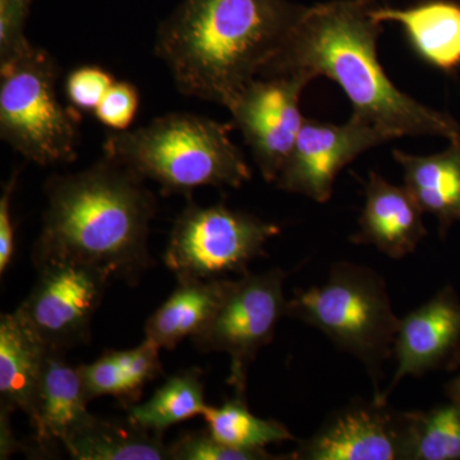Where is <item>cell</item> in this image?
<instances>
[{
    "label": "cell",
    "mask_w": 460,
    "mask_h": 460,
    "mask_svg": "<svg viewBox=\"0 0 460 460\" xmlns=\"http://www.w3.org/2000/svg\"><path fill=\"white\" fill-rule=\"evenodd\" d=\"M378 0H330L305 8L261 77L308 74L337 83L358 118L393 138L460 136L449 114L420 104L387 77L377 58L383 23L372 16Z\"/></svg>",
    "instance_id": "1"
},
{
    "label": "cell",
    "mask_w": 460,
    "mask_h": 460,
    "mask_svg": "<svg viewBox=\"0 0 460 460\" xmlns=\"http://www.w3.org/2000/svg\"><path fill=\"white\" fill-rule=\"evenodd\" d=\"M47 208L33 247L35 265L74 260L136 286L153 266L148 252L156 199L144 178L102 155L72 174L45 183Z\"/></svg>",
    "instance_id": "2"
},
{
    "label": "cell",
    "mask_w": 460,
    "mask_h": 460,
    "mask_svg": "<svg viewBox=\"0 0 460 460\" xmlns=\"http://www.w3.org/2000/svg\"><path fill=\"white\" fill-rule=\"evenodd\" d=\"M305 8L289 0H183L160 23L155 54L183 95L228 108Z\"/></svg>",
    "instance_id": "3"
},
{
    "label": "cell",
    "mask_w": 460,
    "mask_h": 460,
    "mask_svg": "<svg viewBox=\"0 0 460 460\" xmlns=\"http://www.w3.org/2000/svg\"><path fill=\"white\" fill-rule=\"evenodd\" d=\"M234 123L190 113H171L135 131L114 132L102 144L104 155L164 195H192L199 187L239 189L251 180L250 166L229 137Z\"/></svg>",
    "instance_id": "4"
},
{
    "label": "cell",
    "mask_w": 460,
    "mask_h": 460,
    "mask_svg": "<svg viewBox=\"0 0 460 460\" xmlns=\"http://www.w3.org/2000/svg\"><path fill=\"white\" fill-rule=\"evenodd\" d=\"M287 314L320 330L332 343L365 366L376 394L384 363L394 354L399 317L392 308L386 281L367 266L332 263L326 283L296 290Z\"/></svg>",
    "instance_id": "5"
},
{
    "label": "cell",
    "mask_w": 460,
    "mask_h": 460,
    "mask_svg": "<svg viewBox=\"0 0 460 460\" xmlns=\"http://www.w3.org/2000/svg\"><path fill=\"white\" fill-rule=\"evenodd\" d=\"M59 68L42 48L0 63V137L41 166L75 162L78 113L58 99Z\"/></svg>",
    "instance_id": "6"
},
{
    "label": "cell",
    "mask_w": 460,
    "mask_h": 460,
    "mask_svg": "<svg viewBox=\"0 0 460 460\" xmlns=\"http://www.w3.org/2000/svg\"><path fill=\"white\" fill-rule=\"evenodd\" d=\"M279 233L277 224L224 204L189 202L172 226L164 262L177 280L244 275L253 260L266 255V243Z\"/></svg>",
    "instance_id": "7"
},
{
    "label": "cell",
    "mask_w": 460,
    "mask_h": 460,
    "mask_svg": "<svg viewBox=\"0 0 460 460\" xmlns=\"http://www.w3.org/2000/svg\"><path fill=\"white\" fill-rule=\"evenodd\" d=\"M286 278L281 269H272L263 274L247 272L230 281L213 319L190 339L199 352L228 354L226 383L239 399L246 401L248 371L287 314Z\"/></svg>",
    "instance_id": "8"
},
{
    "label": "cell",
    "mask_w": 460,
    "mask_h": 460,
    "mask_svg": "<svg viewBox=\"0 0 460 460\" xmlns=\"http://www.w3.org/2000/svg\"><path fill=\"white\" fill-rule=\"evenodd\" d=\"M38 279L16 313L49 349L66 350L89 343L91 323L111 278L74 260L35 265Z\"/></svg>",
    "instance_id": "9"
},
{
    "label": "cell",
    "mask_w": 460,
    "mask_h": 460,
    "mask_svg": "<svg viewBox=\"0 0 460 460\" xmlns=\"http://www.w3.org/2000/svg\"><path fill=\"white\" fill-rule=\"evenodd\" d=\"M313 80L308 74L256 77L226 108L269 183L277 181L295 147L305 119L299 100Z\"/></svg>",
    "instance_id": "10"
},
{
    "label": "cell",
    "mask_w": 460,
    "mask_h": 460,
    "mask_svg": "<svg viewBox=\"0 0 460 460\" xmlns=\"http://www.w3.org/2000/svg\"><path fill=\"white\" fill-rule=\"evenodd\" d=\"M411 417L413 411L393 410L387 402L356 401L283 459L408 460Z\"/></svg>",
    "instance_id": "11"
},
{
    "label": "cell",
    "mask_w": 460,
    "mask_h": 460,
    "mask_svg": "<svg viewBox=\"0 0 460 460\" xmlns=\"http://www.w3.org/2000/svg\"><path fill=\"white\" fill-rule=\"evenodd\" d=\"M390 140L385 132L353 115L341 126L305 119L275 183L278 189L325 204L344 166L365 151Z\"/></svg>",
    "instance_id": "12"
},
{
    "label": "cell",
    "mask_w": 460,
    "mask_h": 460,
    "mask_svg": "<svg viewBox=\"0 0 460 460\" xmlns=\"http://www.w3.org/2000/svg\"><path fill=\"white\" fill-rule=\"evenodd\" d=\"M394 357V377L385 392L375 395L377 401L387 402L402 378L459 367L460 298L452 287H444L399 321Z\"/></svg>",
    "instance_id": "13"
},
{
    "label": "cell",
    "mask_w": 460,
    "mask_h": 460,
    "mask_svg": "<svg viewBox=\"0 0 460 460\" xmlns=\"http://www.w3.org/2000/svg\"><path fill=\"white\" fill-rule=\"evenodd\" d=\"M366 202L359 217L356 244H370L393 260L416 252L428 235L422 208L405 187L394 186L371 172L366 184Z\"/></svg>",
    "instance_id": "14"
},
{
    "label": "cell",
    "mask_w": 460,
    "mask_h": 460,
    "mask_svg": "<svg viewBox=\"0 0 460 460\" xmlns=\"http://www.w3.org/2000/svg\"><path fill=\"white\" fill-rule=\"evenodd\" d=\"M378 22L398 23L417 56L444 72L460 66V4L452 0H425L407 8L377 3Z\"/></svg>",
    "instance_id": "15"
},
{
    "label": "cell",
    "mask_w": 460,
    "mask_h": 460,
    "mask_svg": "<svg viewBox=\"0 0 460 460\" xmlns=\"http://www.w3.org/2000/svg\"><path fill=\"white\" fill-rule=\"evenodd\" d=\"M90 402L80 367L69 365L62 350H48L31 420L38 444H63L69 432L90 416Z\"/></svg>",
    "instance_id": "16"
},
{
    "label": "cell",
    "mask_w": 460,
    "mask_h": 460,
    "mask_svg": "<svg viewBox=\"0 0 460 460\" xmlns=\"http://www.w3.org/2000/svg\"><path fill=\"white\" fill-rule=\"evenodd\" d=\"M49 348L13 314L0 319V398L2 407L22 411L32 420Z\"/></svg>",
    "instance_id": "17"
},
{
    "label": "cell",
    "mask_w": 460,
    "mask_h": 460,
    "mask_svg": "<svg viewBox=\"0 0 460 460\" xmlns=\"http://www.w3.org/2000/svg\"><path fill=\"white\" fill-rule=\"evenodd\" d=\"M404 172V187L422 208L438 217L443 237L460 222V136L443 153L429 156L393 151Z\"/></svg>",
    "instance_id": "18"
},
{
    "label": "cell",
    "mask_w": 460,
    "mask_h": 460,
    "mask_svg": "<svg viewBox=\"0 0 460 460\" xmlns=\"http://www.w3.org/2000/svg\"><path fill=\"white\" fill-rule=\"evenodd\" d=\"M230 279L178 280L171 296L147 320L145 339L160 349H174L208 325L222 304Z\"/></svg>",
    "instance_id": "19"
},
{
    "label": "cell",
    "mask_w": 460,
    "mask_h": 460,
    "mask_svg": "<svg viewBox=\"0 0 460 460\" xmlns=\"http://www.w3.org/2000/svg\"><path fill=\"white\" fill-rule=\"evenodd\" d=\"M77 460H171L163 435L131 420H111L90 414L63 441Z\"/></svg>",
    "instance_id": "20"
},
{
    "label": "cell",
    "mask_w": 460,
    "mask_h": 460,
    "mask_svg": "<svg viewBox=\"0 0 460 460\" xmlns=\"http://www.w3.org/2000/svg\"><path fill=\"white\" fill-rule=\"evenodd\" d=\"M201 376L198 368L172 375L153 398L128 407V419L148 431L163 435L166 429L181 420L204 416L208 405Z\"/></svg>",
    "instance_id": "21"
},
{
    "label": "cell",
    "mask_w": 460,
    "mask_h": 460,
    "mask_svg": "<svg viewBox=\"0 0 460 460\" xmlns=\"http://www.w3.org/2000/svg\"><path fill=\"white\" fill-rule=\"evenodd\" d=\"M208 431L217 440L242 450H265L270 444L296 440L286 426L274 420H262L251 413L247 401L237 396L220 407H210L204 413Z\"/></svg>",
    "instance_id": "22"
},
{
    "label": "cell",
    "mask_w": 460,
    "mask_h": 460,
    "mask_svg": "<svg viewBox=\"0 0 460 460\" xmlns=\"http://www.w3.org/2000/svg\"><path fill=\"white\" fill-rule=\"evenodd\" d=\"M408 460H460V408L456 402L413 411Z\"/></svg>",
    "instance_id": "23"
},
{
    "label": "cell",
    "mask_w": 460,
    "mask_h": 460,
    "mask_svg": "<svg viewBox=\"0 0 460 460\" xmlns=\"http://www.w3.org/2000/svg\"><path fill=\"white\" fill-rule=\"evenodd\" d=\"M80 372L90 401L100 396H114L131 407L140 399L127 371L126 350H109L98 361L80 366Z\"/></svg>",
    "instance_id": "24"
},
{
    "label": "cell",
    "mask_w": 460,
    "mask_h": 460,
    "mask_svg": "<svg viewBox=\"0 0 460 460\" xmlns=\"http://www.w3.org/2000/svg\"><path fill=\"white\" fill-rule=\"evenodd\" d=\"M171 460H272L266 450H242L217 440L208 431L186 432L169 445Z\"/></svg>",
    "instance_id": "25"
},
{
    "label": "cell",
    "mask_w": 460,
    "mask_h": 460,
    "mask_svg": "<svg viewBox=\"0 0 460 460\" xmlns=\"http://www.w3.org/2000/svg\"><path fill=\"white\" fill-rule=\"evenodd\" d=\"M140 108V93L135 84L114 81L104 98L93 111L96 119L114 132H123L131 127Z\"/></svg>",
    "instance_id": "26"
},
{
    "label": "cell",
    "mask_w": 460,
    "mask_h": 460,
    "mask_svg": "<svg viewBox=\"0 0 460 460\" xmlns=\"http://www.w3.org/2000/svg\"><path fill=\"white\" fill-rule=\"evenodd\" d=\"M113 84L111 75L100 66H78L66 77V95L77 111L93 113Z\"/></svg>",
    "instance_id": "27"
},
{
    "label": "cell",
    "mask_w": 460,
    "mask_h": 460,
    "mask_svg": "<svg viewBox=\"0 0 460 460\" xmlns=\"http://www.w3.org/2000/svg\"><path fill=\"white\" fill-rule=\"evenodd\" d=\"M32 0H0V63L17 57L31 45L26 21Z\"/></svg>",
    "instance_id": "28"
},
{
    "label": "cell",
    "mask_w": 460,
    "mask_h": 460,
    "mask_svg": "<svg viewBox=\"0 0 460 460\" xmlns=\"http://www.w3.org/2000/svg\"><path fill=\"white\" fill-rule=\"evenodd\" d=\"M18 172L9 178L0 196V274L8 270L14 253V226L12 219V198L16 190Z\"/></svg>",
    "instance_id": "29"
},
{
    "label": "cell",
    "mask_w": 460,
    "mask_h": 460,
    "mask_svg": "<svg viewBox=\"0 0 460 460\" xmlns=\"http://www.w3.org/2000/svg\"><path fill=\"white\" fill-rule=\"evenodd\" d=\"M11 411L8 408L2 407V459L8 458L12 453L18 450L16 438L12 436L11 429H9V413Z\"/></svg>",
    "instance_id": "30"
},
{
    "label": "cell",
    "mask_w": 460,
    "mask_h": 460,
    "mask_svg": "<svg viewBox=\"0 0 460 460\" xmlns=\"http://www.w3.org/2000/svg\"><path fill=\"white\" fill-rule=\"evenodd\" d=\"M445 389H447V395L449 401L456 402L460 408V375L454 377L452 381H449Z\"/></svg>",
    "instance_id": "31"
}]
</instances>
